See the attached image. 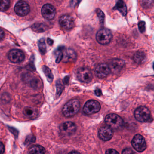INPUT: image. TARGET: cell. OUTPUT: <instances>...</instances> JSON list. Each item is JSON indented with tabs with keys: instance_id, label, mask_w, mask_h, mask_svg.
<instances>
[{
	"instance_id": "8",
	"label": "cell",
	"mask_w": 154,
	"mask_h": 154,
	"mask_svg": "<svg viewBox=\"0 0 154 154\" xmlns=\"http://www.w3.org/2000/svg\"><path fill=\"white\" fill-rule=\"evenodd\" d=\"M14 11L18 16L20 17H25L29 13L30 8L27 2L20 1L17 2L15 5Z\"/></svg>"
},
{
	"instance_id": "7",
	"label": "cell",
	"mask_w": 154,
	"mask_h": 154,
	"mask_svg": "<svg viewBox=\"0 0 154 154\" xmlns=\"http://www.w3.org/2000/svg\"><path fill=\"white\" fill-rule=\"evenodd\" d=\"M133 147L138 152H142L146 149V144L145 138L140 134L134 136L131 141Z\"/></svg>"
},
{
	"instance_id": "16",
	"label": "cell",
	"mask_w": 154,
	"mask_h": 154,
	"mask_svg": "<svg viewBox=\"0 0 154 154\" xmlns=\"http://www.w3.org/2000/svg\"><path fill=\"white\" fill-rule=\"evenodd\" d=\"M63 53V62H73L76 60V53L72 49L68 48L65 50Z\"/></svg>"
},
{
	"instance_id": "13",
	"label": "cell",
	"mask_w": 154,
	"mask_h": 154,
	"mask_svg": "<svg viewBox=\"0 0 154 154\" xmlns=\"http://www.w3.org/2000/svg\"><path fill=\"white\" fill-rule=\"evenodd\" d=\"M109 66L105 63L98 65L95 69V74L98 78L102 79L108 76L110 72Z\"/></svg>"
},
{
	"instance_id": "15",
	"label": "cell",
	"mask_w": 154,
	"mask_h": 154,
	"mask_svg": "<svg viewBox=\"0 0 154 154\" xmlns=\"http://www.w3.org/2000/svg\"><path fill=\"white\" fill-rule=\"evenodd\" d=\"M23 80L27 83H29L33 88H39L42 85L41 81L37 77H34L29 74H26L23 76Z\"/></svg>"
},
{
	"instance_id": "12",
	"label": "cell",
	"mask_w": 154,
	"mask_h": 154,
	"mask_svg": "<svg viewBox=\"0 0 154 154\" xmlns=\"http://www.w3.org/2000/svg\"><path fill=\"white\" fill-rule=\"evenodd\" d=\"M41 13L43 17L46 20H51L54 19L55 16V9L51 4H46L42 8Z\"/></svg>"
},
{
	"instance_id": "25",
	"label": "cell",
	"mask_w": 154,
	"mask_h": 154,
	"mask_svg": "<svg viewBox=\"0 0 154 154\" xmlns=\"http://www.w3.org/2000/svg\"><path fill=\"white\" fill-rule=\"evenodd\" d=\"M56 88L57 94L58 96H59L62 94L64 89L63 83V81L60 79L57 81Z\"/></svg>"
},
{
	"instance_id": "19",
	"label": "cell",
	"mask_w": 154,
	"mask_h": 154,
	"mask_svg": "<svg viewBox=\"0 0 154 154\" xmlns=\"http://www.w3.org/2000/svg\"><path fill=\"white\" fill-rule=\"evenodd\" d=\"M113 10L119 11L123 16L127 15V7L124 2L122 1H119L113 8Z\"/></svg>"
},
{
	"instance_id": "28",
	"label": "cell",
	"mask_w": 154,
	"mask_h": 154,
	"mask_svg": "<svg viewBox=\"0 0 154 154\" xmlns=\"http://www.w3.org/2000/svg\"><path fill=\"white\" fill-rule=\"evenodd\" d=\"M138 28L140 33H143L146 30V23L144 21H140L138 23Z\"/></svg>"
},
{
	"instance_id": "3",
	"label": "cell",
	"mask_w": 154,
	"mask_h": 154,
	"mask_svg": "<svg viewBox=\"0 0 154 154\" xmlns=\"http://www.w3.org/2000/svg\"><path fill=\"white\" fill-rule=\"evenodd\" d=\"M112 35L110 30L107 29H103L98 31L96 35V39L99 44L103 45L109 44L111 41Z\"/></svg>"
},
{
	"instance_id": "23",
	"label": "cell",
	"mask_w": 154,
	"mask_h": 154,
	"mask_svg": "<svg viewBox=\"0 0 154 154\" xmlns=\"http://www.w3.org/2000/svg\"><path fill=\"white\" fill-rule=\"evenodd\" d=\"M43 71L44 72L45 75L46 76L48 82L50 83L52 82L54 79V76L50 69L46 66H43Z\"/></svg>"
},
{
	"instance_id": "29",
	"label": "cell",
	"mask_w": 154,
	"mask_h": 154,
	"mask_svg": "<svg viewBox=\"0 0 154 154\" xmlns=\"http://www.w3.org/2000/svg\"><path fill=\"white\" fill-rule=\"evenodd\" d=\"M35 137L34 136H29L27 137L25 143L26 145H29L35 141Z\"/></svg>"
},
{
	"instance_id": "9",
	"label": "cell",
	"mask_w": 154,
	"mask_h": 154,
	"mask_svg": "<svg viewBox=\"0 0 154 154\" xmlns=\"http://www.w3.org/2000/svg\"><path fill=\"white\" fill-rule=\"evenodd\" d=\"M59 129L62 135L70 136L75 133L76 126L74 123L72 122H66L61 124Z\"/></svg>"
},
{
	"instance_id": "31",
	"label": "cell",
	"mask_w": 154,
	"mask_h": 154,
	"mask_svg": "<svg viewBox=\"0 0 154 154\" xmlns=\"http://www.w3.org/2000/svg\"><path fill=\"white\" fill-rule=\"evenodd\" d=\"M122 154H135V153L131 149L126 148L122 151Z\"/></svg>"
},
{
	"instance_id": "26",
	"label": "cell",
	"mask_w": 154,
	"mask_h": 154,
	"mask_svg": "<svg viewBox=\"0 0 154 154\" xmlns=\"http://www.w3.org/2000/svg\"><path fill=\"white\" fill-rule=\"evenodd\" d=\"M10 2L8 0H2L1 1V11H7L9 8Z\"/></svg>"
},
{
	"instance_id": "6",
	"label": "cell",
	"mask_w": 154,
	"mask_h": 154,
	"mask_svg": "<svg viewBox=\"0 0 154 154\" xmlns=\"http://www.w3.org/2000/svg\"><path fill=\"white\" fill-rule=\"evenodd\" d=\"M77 79L82 82L88 83L92 80L93 75L90 69L83 67L78 69L76 72Z\"/></svg>"
},
{
	"instance_id": "37",
	"label": "cell",
	"mask_w": 154,
	"mask_h": 154,
	"mask_svg": "<svg viewBox=\"0 0 154 154\" xmlns=\"http://www.w3.org/2000/svg\"><path fill=\"white\" fill-rule=\"evenodd\" d=\"M68 154H81L79 152H77V151H71V152L69 153Z\"/></svg>"
},
{
	"instance_id": "30",
	"label": "cell",
	"mask_w": 154,
	"mask_h": 154,
	"mask_svg": "<svg viewBox=\"0 0 154 154\" xmlns=\"http://www.w3.org/2000/svg\"><path fill=\"white\" fill-rule=\"evenodd\" d=\"M63 58V53L62 51H58L57 52V57L56 59V63H59Z\"/></svg>"
},
{
	"instance_id": "22",
	"label": "cell",
	"mask_w": 154,
	"mask_h": 154,
	"mask_svg": "<svg viewBox=\"0 0 154 154\" xmlns=\"http://www.w3.org/2000/svg\"><path fill=\"white\" fill-rule=\"evenodd\" d=\"M31 28L34 31L38 33L44 32L47 29L46 25L43 23H35L32 25Z\"/></svg>"
},
{
	"instance_id": "14",
	"label": "cell",
	"mask_w": 154,
	"mask_h": 154,
	"mask_svg": "<svg viewBox=\"0 0 154 154\" xmlns=\"http://www.w3.org/2000/svg\"><path fill=\"white\" fill-rule=\"evenodd\" d=\"M99 137L103 141H108L113 136V130L108 126L101 127L99 131Z\"/></svg>"
},
{
	"instance_id": "33",
	"label": "cell",
	"mask_w": 154,
	"mask_h": 154,
	"mask_svg": "<svg viewBox=\"0 0 154 154\" xmlns=\"http://www.w3.org/2000/svg\"><path fill=\"white\" fill-rule=\"evenodd\" d=\"M95 94L97 96H100L102 94L101 91L99 89H96L95 91Z\"/></svg>"
},
{
	"instance_id": "24",
	"label": "cell",
	"mask_w": 154,
	"mask_h": 154,
	"mask_svg": "<svg viewBox=\"0 0 154 154\" xmlns=\"http://www.w3.org/2000/svg\"><path fill=\"white\" fill-rule=\"evenodd\" d=\"M38 46L40 53L42 54H45L46 53L47 48L46 45L45 40L44 38H42L38 41Z\"/></svg>"
},
{
	"instance_id": "38",
	"label": "cell",
	"mask_w": 154,
	"mask_h": 154,
	"mask_svg": "<svg viewBox=\"0 0 154 154\" xmlns=\"http://www.w3.org/2000/svg\"><path fill=\"white\" fill-rule=\"evenodd\" d=\"M153 68H154V65H153Z\"/></svg>"
},
{
	"instance_id": "5",
	"label": "cell",
	"mask_w": 154,
	"mask_h": 154,
	"mask_svg": "<svg viewBox=\"0 0 154 154\" xmlns=\"http://www.w3.org/2000/svg\"><path fill=\"white\" fill-rule=\"evenodd\" d=\"M134 116L137 120L140 122H146L150 119V112L146 107L140 106L136 109Z\"/></svg>"
},
{
	"instance_id": "4",
	"label": "cell",
	"mask_w": 154,
	"mask_h": 154,
	"mask_svg": "<svg viewBox=\"0 0 154 154\" xmlns=\"http://www.w3.org/2000/svg\"><path fill=\"white\" fill-rule=\"evenodd\" d=\"M100 109V104L99 102L95 100H90L85 104L83 111L86 115H91L99 112Z\"/></svg>"
},
{
	"instance_id": "27",
	"label": "cell",
	"mask_w": 154,
	"mask_h": 154,
	"mask_svg": "<svg viewBox=\"0 0 154 154\" xmlns=\"http://www.w3.org/2000/svg\"><path fill=\"white\" fill-rule=\"evenodd\" d=\"M96 13H97V16H98L100 22H103L104 18V15L103 12L101 10L98 9L96 10Z\"/></svg>"
},
{
	"instance_id": "2",
	"label": "cell",
	"mask_w": 154,
	"mask_h": 154,
	"mask_svg": "<svg viewBox=\"0 0 154 154\" xmlns=\"http://www.w3.org/2000/svg\"><path fill=\"white\" fill-rule=\"evenodd\" d=\"M105 122L107 126L112 130L117 129L122 127L123 121L119 115L116 114H109L106 116Z\"/></svg>"
},
{
	"instance_id": "36",
	"label": "cell",
	"mask_w": 154,
	"mask_h": 154,
	"mask_svg": "<svg viewBox=\"0 0 154 154\" xmlns=\"http://www.w3.org/2000/svg\"><path fill=\"white\" fill-rule=\"evenodd\" d=\"M47 42L48 45H53V43H54V41L51 38H48L47 39Z\"/></svg>"
},
{
	"instance_id": "11",
	"label": "cell",
	"mask_w": 154,
	"mask_h": 154,
	"mask_svg": "<svg viewBox=\"0 0 154 154\" xmlns=\"http://www.w3.org/2000/svg\"><path fill=\"white\" fill-rule=\"evenodd\" d=\"M60 26L64 29L70 30L74 27L75 22L72 17L69 15H64L59 20Z\"/></svg>"
},
{
	"instance_id": "18",
	"label": "cell",
	"mask_w": 154,
	"mask_h": 154,
	"mask_svg": "<svg viewBox=\"0 0 154 154\" xmlns=\"http://www.w3.org/2000/svg\"><path fill=\"white\" fill-rule=\"evenodd\" d=\"M46 150L45 148L40 145H33L29 149V154H45Z\"/></svg>"
},
{
	"instance_id": "21",
	"label": "cell",
	"mask_w": 154,
	"mask_h": 154,
	"mask_svg": "<svg viewBox=\"0 0 154 154\" xmlns=\"http://www.w3.org/2000/svg\"><path fill=\"white\" fill-rule=\"evenodd\" d=\"M133 59L135 63L138 64L143 63L146 59V56L145 53L141 51L137 52L134 55Z\"/></svg>"
},
{
	"instance_id": "20",
	"label": "cell",
	"mask_w": 154,
	"mask_h": 154,
	"mask_svg": "<svg viewBox=\"0 0 154 154\" xmlns=\"http://www.w3.org/2000/svg\"><path fill=\"white\" fill-rule=\"evenodd\" d=\"M23 114L29 118H34L38 115L37 111L36 109L31 107H26L23 110Z\"/></svg>"
},
{
	"instance_id": "10",
	"label": "cell",
	"mask_w": 154,
	"mask_h": 154,
	"mask_svg": "<svg viewBox=\"0 0 154 154\" xmlns=\"http://www.w3.org/2000/svg\"><path fill=\"white\" fill-rule=\"evenodd\" d=\"M8 58L11 62L15 63L24 61L25 56L24 53L19 49H12L9 52Z\"/></svg>"
},
{
	"instance_id": "1",
	"label": "cell",
	"mask_w": 154,
	"mask_h": 154,
	"mask_svg": "<svg viewBox=\"0 0 154 154\" xmlns=\"http://www.w3.org/2000/svg\"><path fill=\"white\" fill-rule=\"evenodd\" d=\"M80 103L77 99H73L66 103L63 107V113L66 117H72L79 112Z\"/></svg>"
},
{
	"instance_id": "35",
	"label": "cell",
	"mask_w": 154,
	"mask_h": 154,
	"mask_svg": "<svg viewBox=\"0 0 154 154\" xmlns=\"http://www.w3.org/2000/svg\"><path fill=\"white\" fill-rule=\"evenodd\" d=\"M4 36V32L2 29L1 30V32H0V37H1V40H2L3 39Z\"/></svg>"
},
{
	"instance_id": "34",
	"label": "cell",
	"mask_w": 154,
	"mask_h": 154,
	"mask_svg": "<svg viewBox=\"0 0 154 154\" xmlns=\"http://www.w3.org/2000/svg\"><path fill=\"white\" fill-rule=\"evenodd\" d=\"M4 152V146L2 142L1 143V154H3Z\"/></svg>"
},
{
	"instance_id": "17",
	"label": "cell",
	"mask_w": 154,
	"mask_h": 154,
	"mask_svg": "<svg viewBox=\"0 0 154 154\" xmlns=\"http://www.w3.org/2000/svg\"><path fill=\"white\" fill-rule=\"evenodd\" d=\"M124 63L122 60L120 59H113L111 63V67L113 72H119L122 68L124 66Z\"/></svg>"
},
{
	"instance_id": "32",
	"label": "cell",
	"mask_w": 154,
	"mask_h": 154,
	"mask_svg": "<svg viewBox=\"0 0 154 154\" xmlns=\"http://www.w3.org/2000/svg\"><path fill=\"white\" fill-rule=\"evenodd\" d=\"M106 154H119L118 151H116V150L112 149H108L106 151Z\"/></svg>"
}]
</instances>
